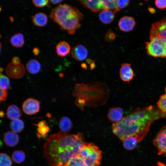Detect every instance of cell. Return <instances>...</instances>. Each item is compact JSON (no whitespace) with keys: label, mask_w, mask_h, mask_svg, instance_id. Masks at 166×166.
<instances>
[{"label":"cell","mask_w":166,"mask_h":166,"mask_svg":"<svg viewBox=\"0 0 166 166\" xmlns=\"http://www.w3.org/2000/svg\"><path fill=\"white\" fill-rule=\"evenodd\" d=\"M164 117H166V114L155 106L138 108L119 122L113 123L112 129L122 141L128 136H135L140 142L146 135L153 122Z\"/></svg>","instance_id":"6da1fadb"},{"label":"cell","mask_w":166,"mask_h":166,"mask_svg":"<svg viewBox=\"0 0 166 166\" xmlns=\"http://www.w3.org/2000/svg\"><path fill=\"white\" fill-rule=\"evenodd\" d=\"M85 143L81 133L72 135L61 132L47 138L43 145L44 152L50 166H65L77 155Z\"/></svg>","instance_id":"7a4b0ae2"},{"label":"cell","mask_w":166,"mask_h":166,"mask_svg":"<svg viewBox=\"0 0 166 166\" xmlns=\"http://www.w3.org/2000/svg\"><path fill=\"white\" fill-rule=\"evenodd\" d=\"M49 17L58 24L61 29L74 34L81 26L83 14L76 7L67 4H61L52 9Z\"/></svg>","instance_id":"3957f363"},{"label":"cell","mask_w":166,"mask_h":166,"mask_svg":"<svg viewBox=\"0 0 166 166\" xmlns=\"http://www.w3.org/2000/svg\"><path fill=\"white\" fill-rule=\"evenodd\" d=\"M77 155L88 166H99L101 164V152L93 143H85Z\"/></svg>","instance_id":"277c9868"},{"label":"cell","mask_w":166,"mask_h":166,"mask_svg":"<svg viewBox=\"0 0 166 166\" xmlns=\"http://www.w3.org/2000/svg\"><path fill=\"white\" fill-rule=\"evenodd\" d=\"M148 55L156 57L166 58V43L155 37L150 38V41L145 43Z\"/></svg>","instance_id":"5b68a950"},{"label":"cell","mask_w":166,"mask_h":166,"mask_svg":"<svg viewBox=\"0 0 166 166\" xmlns=\"http://www.w3.org/2000/svg\"><path fill=\"white\" fill-rule=\"evenodd\" d=\"M150 34V38H157L166 43V18L152 25Z\"/></svg>","instance_id":"8992f818"},{"label":"cell","mask_w":166,"mask_h":166,"mask_svg":"<svg viewBox=\"0 0 166 166\" xmlns=\"http://www.w3.org/2000/svg\"><path fill=\"white\" fill-rule=\"evenodd\" d=\"M153 143L158 155H166V125L160 129L153 140Z\"/></svg>","instance_id":"52a82bcc"},{"label":"cell","mask_w":166,"mask_h":166,"mask_svg":"<svg viewBox=\"0 0 166 166\" xmlns=\"http://www.w3.org/2000/svg\"><path fill=\"white\" fill-rule=\"evenodd\" d=\"M6 73L10 77L18 79L22 77L25 74L26 71L24 66L21 64L16 65L12 62L9 63L6 69Z\"/></svg>","instance_id":"ba28073f"},{"label":"cell","mask_w":166,"mask_h":166,"mask_svg":"<svg viewBox=\"0 0 166 166\" xmlns=\"http://www.w3.org/2000/svg\"><path fill=\"white\" fill-rule=\"evenodd\" d=\"M40 105V102L38 100L32 98H28L22 104V110L27 115H33L39 112Z\"/></svg>","instance_id":"9c48e42d"},{"label":"cell","mask_w":166,"mask_h":166,"mask_svg":"<svg viewBox=\"0 0 166 166\" xmlns=\"http://www.w3.org/2000/svg\"><path fill=\"white\" fill-rule=\"evenodd\" d=\"M79 1L84 7L96 13L105 9L102 0H79Z\"/></svg>","instance_id":"30bf717a"},{"label":"cell","mask_w":166,"mask_h":166,"mask_svg":"<svg viewBox=\"0 0 166 166\" xmlns=\"http://www.w3.org/2000/svg\"><path fill=\"white\" fill-rule=\"evenodd\" d=\"M119 73L121 79L125 82L130 81L135 76L130 64L128 63H123L121 65Z\"/></svg>","instance_id":"8fae6325"},{"label":"cell","mask_w":166,"mask_h":166,"mask_svg":"<svg viewBox=\"0 0 166 166\" xmlns=\"http://www.w3.org/2000/svg\"><path fill=\"white\" fill-rule=\"evenodd\" d=\"M72 57L75 60L81 61L85 60L88 55L86 48L82 45H78L74 46L71 51Z\"/></svg>","instance_id":"7c38bea8"},{"label":"cell","mask_w":166,"mask_h":166,"mask_svg":"<svg viewBox=\"0 0 166 166\" xmlns=\"http://www.w3.org/2000/svg\"><path fill=\"white\" fill-rule=\"evenodd\" d=\"M135 25V21L133 18L124 16L121 18L118 22L120 29L124 32H128L132 30Z\"/></svg>","instance_id":"4fadbf2b"},{"label":"cell","mask_w":166,"mask_h":166,"mask_svg":"<svg viewBox=\"0 0 166 166\" xmlns=\"http://www.w3.org/2000/svg\"><path fill=\"white\" fill-rule=\"evenodd\" d=\"M123 111L120 107L110 108L108 111L107 117L108 119L114 123H117L121 121L123 118Z\"/></svg>","instance_id":"5bb4252c"},{"label":"cell","mask_w":166,"mask_h":166,"mask_svg":"<svg viewBox=\"0 0 166 166\" xmlns=\"http://www.w3.org/2000/svg\"><path fill=\"white\" fill-rule=\"evenodd\" d=\"M3 139L6 145L9 147L15 146L19 141L18 135L15 132L11 131H8L5 134Z\"/></svg>","instance_id":"9a60e30c"},{"label":"cell","mask_w":166,"mask_h":166,"mask_svg":"<svg viewBox=\"0 0 166 166\" xmlns=\"http://www.w3.org/2000/svg\"><path fill=\"white\" fill-rule=\"evenodd\" d=\"M115 18L114 13L108 9H104L100 12L99 18L100 21L105 24H109L111 23Z\"/></svg>","instance_id":"2e32d148"},{"label":"cell","mask_w":166,"mask_h":166,"mask_svg":"<svg viewBox=\"0 0 166 166\" xmlns=\"http://www.w3.org/2000/svg\"><path fill=\"white\" fill-rule=\"evenodd\" d=\"M71 49L69 44L65 41L59 42L56 47L57 55L61 57H64L69 54Z\"/></svg>","instance_id":"e0dca14e"},{"label":"cell","mask_w":166,"mask_h":166,"mask_svg":"<svg viewBox=\"0 0 166 166\" xmlns=\"http://www.w3.org/2000/svg\"><path fill=\"white\" fill-rule=\"evenodd\" d=\"M32 21L35 26L38 27L45 26L48 22L47 15L44 13L39 12L32 16Z\"/></svg>","instance_id":"ac0fdd59"},{"label":"cell","mask_w":166,"mask_h":166,"mask_svg":"<svg viewBox=\"0 0 166 166\" xmlns=\"http://www.w3.org/2000/svg\"><path fill=\"white\" fill-rule=\"evenodd\" d=\"M22 115L21 110L16 105H9L7 109L6 115L8 118L12 120L19 119Z\"/></svg>","instance_id":"d6986e66"},{"label":"cell","mask_w":166,"mask_h":166,"mask_svg":"<svg viewBox=\"0 0 166 166\" xmlns=\"http://www.w3.org/2000/svg\"><path fill=\"white\" fill-rule=\"evenodd\" d=\"M35 124L37 126L38 137L39 138L46 137L49 132V128L45 121H40L38 124Z\"/></svg>","instance_id":"ffe728a7"},{"label":"cell","mask_w":166,"mask_h":166,"mask_svg":"<svg viewBox=\"0 0 166 166\" xmlns=\"http://www.w3.org/2000/svg\"><path fill=\"white\" fill-rule=\"evenodd\" d=\"M123 147L126 150H132L136 146L139 142L137 138L135 136H130L125 138L123 140Z\"/></svg>","instance_id":"44dd1931"},{"label":"cell","mask_w":166,"mask_h":166,"mask_svg":"<svg viewBox=\"0 0 166 166\" xmlns=\"http://www.w3.org/2000/svg\"><path fill=\"white\" fill-rule=\"evenodd\" d=\"M26 67L28 71L32 74H35L38 73L41 68V65L37 60L32 59L27 63Z\"/></svg>","instance_id":"7402d4cb"},{"label":"cell","mask_w":166,"mask_h":166,"mask_svg":"<svg viewBox=\"0 0 166 166\" xmlns=\"http://www.w3.org/2000/svg\"><path fill=\"white\" fill-rule=\"evenodd\" d=\"M73 124L71 120L68 117L64 116L60 120L59 127L61 132L66 133L72 128Z\"/></svg>","instance_id":"603a6c76"},{"label":"cell","mask_w":166,"mask_h":166,"mask_svg":"<svg viewBox=\"0 0 166 166\" xmlns=\"http://www.w3.org/2000/svg\"><path fill=\"white\" fill-rule=\"evenodd\" d=\"M10 42L11 44L15 47H22L25 42L24 36L20 33H17L11 37Z\"/></svg>","instance_id":"cb8c5ba5"},{"label":"cell","mask_w":166,"mask_h":166,"mask_svg":"<svg viewBox=\"0 0 166 166\" xmlns=\"http://www.w3.org/2000/svg\"><path fill=\"white\" fill-rule=\"evenodd\" d=\"M10 127L12 131L15 133L21 132L24 128L23 121L19 119L12 120L10 123Z\"/></svg>","instance_id":"d4e9b609"},{"label":"cell","mask_w":166,"mask_h":166,"mask_svg":"<svg viewBox=\"0 0 166 166\" xmlns=\"http://www.w3.org/2000/svg\"><path fill=\"white\" fill-rule=\"evenodd\" d=\"M102 1L105 9L110 10L114 13L118 12L121 9L118 8L116 0H106Z\"/></svg>","instance_id":"484cf974"},{"label":"cell","mask_w":166,"mask_h":166,"mask_svg":"<svg viewBox=\"0 0 166 166\" xmlns=\"http://www.w3.org/2000/svg\"><path fill=\"white\" fill-rule=\"evenodd\" d=\"M25 154L24 152L21 150H17L13 152L12 155V159L15 163L19 164L23 162L25 160Z\"/></svg>","instance_id":"4316f807"},{"label":"cell","mask_w":166,"mask_h":166,"mask_svg":"<svg viewBox=\"0 0 166 166\" xmlns=\"http://www.w3.org/2000/svg\"><path fill=\"white\" fill-rule=\"evenodd\" d=\"M65 166H88L77 155L72 157Z\"/></svg>","instance_id":"83f0119b"},{"label":"cell","mask_w":166,"mask_h":166,"mask_svg":"<svg viewBox=\"0 0 166 166\" xmlns=\"http://www.w3.org/2000/svg\"><path fill=\"white\" fill-rule=\"evenodd\" d=\"M157 108L162 113L166 114V91L160 96L157 102Z\"/></svg>","instance_id":"f1b7e54d"},{"label":"cell","mask_w":166,"mask_h":166,"mask_svg":"<svg viewBox=\"0 0 166 166\" xmlns=\"http://www.w3.org/2000/svg\"><path fill=\"white\" fill-rule=\"evenodd\" d=\"M12 162L10 157L6 154L2 153L0 155V166H11Z\"/></svg>","instance_id":"f546056e"},{"label":"cell","mask_w":166,"mask_h":166,"mask_svg":"<svg viewBox=\"0 0 166 166\" xmlns=\"http://www.w3.org/2000/svg\"><path fill=\"white\" fill-rule=\"evenodd\" d=\"M0 88L6 90L10 89L11 87L9 78L1 73H0Z\"/></svg>","instance_id":"4dcf8cb0"},{"label":"cell","mask_w":166,"mask_h":166,"mask_svg":"<svg viewBox=\"0 0 166 166\" xmlns=\"http://www.w3.org/2000/svg\"><path fill=\"white\" fill-rule=\"evenodd\" d=\"M116 38V34L111 30H108L105 36V40L107 42H111L113 41Z\"/></svg>","instance_id":"1f68e13d"},{"label":"cell","mask_w":166,"mask_h":166,"mask_svg":"<svg viewBox=\"0 0 166 166\" xmlns=\"http://www.w3.org/2000/svg\"><path fill=\"white\" fill-rule=\"evenodd\" d=\"M48 0H33L32 2L37 7H42L47 5L48 3Z\"/></svg>","instance_id":"d6a6232c"},{"label":"cell","mask_w":166,"mask_h":166,"mask_svg":"<svg viewBox=\"0 0 166 166\" xmlns=\"http://www.w3.org/2000/svg\"><path fill=\"white\" fill-rule=\"evenodd\" d=\"M155 4L158 8L163 9L166 8V0H156Z\"/></svg>","instance_id":"836d02e7"},{"label":"cell","mask_w":166,"mask_h":166,"mask_svg":"<svg viewBox=\"0 0 166 166\" xmlns=\"http://www.w3.org/2000/svg\"><path fill=\"white\" fill-rule=\"evenodd\" d=\"M117 5L118 8L120 9L125 7L129 4V0H116Z\"/></svg>","instance_id":"e575fe53"},{"label":"cell","mask_w":166,"mask_h":166,"mask_svg":"<svg viewBox=\"0 0 166 166\" xmlns=\"http://www.w3.org/2000/svg\"><path fill=\"white\" fill-rule=\"evenodd\" d=\"M7 90L0 88V101L1 102H3L6 100L7 97Z\"/></svg>","instance_id":"d590c367"},{"label":"cell","mask_w":166,"mask_h":166,"mask_svg":"<svg viewBox=\"0 0 166 166\" xmlns=\"http://www.w3.org/2000/svg\"><path fill=\"white\" fill-rule=\"evenodd\" d=\"M12 62L16 65L19 64H20V59L17 56H14L12 58Z\"/></svg>","instance_id":"8d00e7d4"},{"label":"cell","mask_w":166,"mask_h":166,"mask_svg":"<svg viewBox=\"0 0 166 166\" xmlns=\"http://www.w3.org/2000/svg\"><path fill=\"white\" fill-rule=\"evenodd\" d=\"M32 52L34 55L37 56L39 53L40 50L38 47H35L33 49Z\"/></svg>","instance_id":"74e56055"},{"label":"cell","mask_w":166,"mask_h":166,"mask_svg":"<svg viewBox=\"0 0 166 166\" xmlns=\"http://www.w3.org/2000/svg\"><path fill=\"white\" fill-rule=\"evenodd\" d=\"M63 1L62 0H51L49 1L53 4L55 5L61 3Z\"/></svg>","instance_id":"f35d334b"},{"label":"cell","mask_w":166,"mask_h":166,"mask_svg":"<svg viewBox=\"0 0 166 166\" xmlns=\"http://www.w3.org/2000/svg\"><path fill=\"white\" fill-rule=\"evenodd\" d=\"M156 166H166V165L160 162H158Z\"/></svg>","instance_id":"ab89813d"},{"label":"cell","mask_w":166,"mask_h":166,"mask_svg":"<svg viewBox=\"0 0 166 166\" xmlns=\"http://www.w3.org/2000/svg\"><path fill=\"white\" fill-rule=\"evenodd\" d=\"M4 113L2 110H1L0 112V116L1 117H3L4 116Z\"/></svg>","instance_id":"60d3db41"},{"label":"cell","mask_w":166,"mask_h":166,"mask_svg":"<svg viewBox=\"0 0 166 166\" xmlns=\"http://www.w3.org/2000/svg\"><path fill=\"white\" fill-rule=\"evenodd\" d=\"M10 20L11 21L13 22L14 20V19L13 17H10Z\"/></svg>","instance_id":"b9f144b4"}]
</instances>
